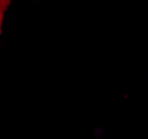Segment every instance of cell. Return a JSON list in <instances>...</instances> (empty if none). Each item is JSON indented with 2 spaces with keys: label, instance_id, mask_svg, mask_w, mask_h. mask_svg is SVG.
Here are the masks:
<instances>
[{
  "label": "cell",
  "instance_id": "6da1fadb",
  "mask_svg": "<svg viewBox=\"0 0 148 139\" xmlns=\"http://www.w3.org/2000/svg\"><path fill=\"white\" fill-rule=\"evenodd\" d=\"M11 0H0V35L2 32V22L5 18V14L7 11L8 7L10 6Z\"/></svg>",
  "mask_w": 148,
  "mask_h": 139
}]
</instances>
